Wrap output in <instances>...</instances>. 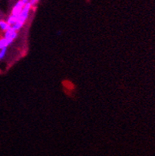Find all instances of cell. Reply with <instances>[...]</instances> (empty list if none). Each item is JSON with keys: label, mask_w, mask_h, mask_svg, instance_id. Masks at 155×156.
Wrapping results in <instances>:
<instances>
[{"label": "cell", "mask_w": 155, "mask_h": 156, "mask_svg": "<svg viewBox=\"0 0 155 156\" xmlns=\"http://www.w3.org/2000/svg\"><path fill=\"white\" fill-rule=\"evenodd\" d=\"M23 25H24V24H22V23H21V22H17L14 23V25H11V27L14 29L15 30V31H19L21 29H22V27H23Z\"/></svg>", "instance_id": "obj_7"}, {"label": "cell", "mask_w": 155, "mask_h": 156, "mask_svg": "<svg viewBox=\"0 0 155 156\" xmlns=\"http://www.w3.org/2000/svg\"><path fill=\"white\" fill-rule=\"evenodd\" d=\"M14 42V40H7V39L2 37L0 39V49L7 48L8 46H10L11 44Z\"/></svg>", "instance_id": "obj_4"}, {"label": "cell", "mask_w": 155, "mask_h": 156, "mask_svg": "<svg viewBox=\"0 0 155 156\" xmlns=\"http://www.w3.org/2000/svg\"><path fill=\"white\" fill-rule=\"evenodd\" d=\"M32 6H31L30 2H27L26 4L25 5L24 7H23L22 10L21 11L20 14L18 15L17 17V22H19L22 24H25V21L27 20L28 17H29V12L31 10V8H32Z\"/></svg>", "instance_id": "obj_1"}, {"label": "cell", "mask_w": 155, "mask_h": 156, "mask_svg": "<svg viewBox=\"0 0 155 156\" xmlns=\"http://www.w3.org/2000/svg\"><path fill=\"white\" fill-rule=\"evenodd\" d=\"M17 37V32L15 31L14 29L11 26H10V28L7 30H6L4 32V36L3 37L7 39V40H14V39H16Z\"/></svg>", "instance_id": "obj_3"}, {"label": "cell", "mask_w": 155, "mask_h": 156, "mask_svg": "<svg viewBox=\"0 0 155 156\" xmlns=\"http://www.w3.org/2000/svg\"><path fill=\"white\" fill-rule=\"evenodd\" d=\"M10 25L6 22V21H0V29L2 31H6L10 28Z\"/></svg>", "instance_id": "obj_6"}, {"label": "cell", "mask_w": 155, "mask_h": 156, "mask_svg": "<svg viewBox=\"0 0 155 156\" xmlns=\"http://www.w3.org/2000/svg\"><path fill=\"white\" fill-rule=\"evenodd\" d=\"M22 1L23 2H24L25 4H26L27 2H29L30 1V0H22Z\"/></svg>", "instance_id": "obj_9"}, {"label": "cell", "mask_w": 155, "mask_h": 156, "mask_svg": "<svg viewBox=\"0 0 155 156\" xmlns=\"http://www.w3.org/2000/svg\"><path fill=\"white\" fill-rule=\"evenodd\" d=\"M6 52H7V48H4L0 49V60L6 56Z\"/></svg>", "instance_id": "obj_8"}, {"label": "cell", "mask_w": 155, "mask_h": 156, "mask_svg": "<svg viewBox=\"0 0 155 156\" xmlns=\"http://www.w3.org/2000/svg\"><path fill=\"white\" fill-rule=\"evenodd\" d=\"M17 16H14V15L10 14V16L8 17V18H7V20H6V22L8 23L10 26H11V25H14V23L17 22Z\"/></svg>", "instance_id": "obj_5"}, {"label": "cell", "mask_w": 155, "mask_h": 156, "mask_svg": "<svg viewBox=\"0 0 155 156\" xmlns=\"http://www.w3.org/2000/svg\"><path fill=\"white\" fill-rule=\"evenodd\" d=\"M25 5V4L22 1V0H19V1H17L16 3H15L14 7H13V9L11 10V14L12 15H14V16L18 17V15L20 14V13L22 10L23 7H24Z\"/></svg>", "instance_id": "obj_2"}, {"label": "cell", "mask_w": 155, "mask_h": 156, "mask_svg": "<svg viewBox=\"0 0 155 156\" xmlns=\"http://www.w3.org/2000/svg\"><path fill=\"white\" fill-rule=\"evenodd\" d=\"M37 2H38V1H39V0H37Z\"/></svg>", "instance_id": "obj_10"}]
</instances>
